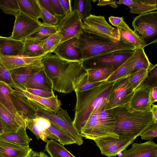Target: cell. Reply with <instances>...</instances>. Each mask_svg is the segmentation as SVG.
I'll list each match as a JSON object with an SVG mask.
<instances>
[{
  "label": "cell",
  "mask_w": 157,
  "mask_h": 157,
  "mask_svg": "<svg viewBox=\"0 0 157 157\" xmlns=\"http://www.w3.org/2000/svg\"><path fill=\"white\" fill-rule=\"evenodd\" d=\"M43 68L52 81L53 90L68 94L74 90L73 80L86 72L81 61L70 62L48 53L42 60Z\"/></svg>",
  "instance_id": "1"
},
{
  "label": "cell",
  "mask_w": 157,
  "mask_h": 157,
  "mask_svg": "<svg viewBox=\"0 0 157 157\" xmlns=\"http://www.w3.org/2000/svg\"><path fill=\"white\" fill-rule=\"evenodd\" d=\"M151 109L138 110L128 103L111 109L116 121L114 132L119 139L136 138L155 122Z\"/></svg>",
  "instance_id": "2"
},
{
  "label": "cell",
  "mask_w": 157,
  "mask_h": 157,
  "mask_svg": "<svg viewBox=\"0 0 157 157\" xmlns=\"http://www.w3.org/2000/svg\"><path fill=\"white\" fill-rule=\"evenodd\" d=\"M113 82L105 81L92 89L75 91L76 102L72 121L74 126L79 134L94 109L102 103L108 101Z\"/></svg>",
  "instance_id": "3"
},
{
  "label": "cell",
  "mask_w": 157,
  "mask_h": 157,
  "mask_svg": "<svg viewBox=\"0 0 157 157\" xmlns=\"http://www.w3.org/2000/svg\"><path fill=\"white\" fill-rule=\"evenodd\" d=\"M107 102L102 103L92 112L81 129L82 137L93 140L119 139L118 136L114 132L116 121L110 110L102 109Z\"/></svg>",
  "instance_id": "4"
},
{
  "label": "cell",
  "mask_w": 157,
  "mask_h": 157,
  "mask_svg": "<svg viewBox=\"0 0 157 157\" xmlns=\"http://www.w3.org/2000/svg\"><path fill=\"white\" fill-rule=\"evenodd\" d=\"M75 44L82 51V60L113 51L135 49L121 40L114 42L86 32L83 29L77 37Z\"/></svg>",
  "instance_id": "5"
},
{
  "label": "cell",
  "mask_w": 157,
  "mask_h": 157,
  "mask_svg": "<svg viewBox=\"0 0 157 157\" xmlns=\"http://www.w3.org/2000/svg\"><path fill=\"white\" fill-rule=\"evenodd\" d=\"M36 112L37 116L43 117L51 123L67 133L79 145L82 144V137L76 131L67 110L60 108L56 112L50 111L46 108L35 102L24 100Z\"/></svg>",
  "instance_id": "6"
},
{
  "label": "cell",
  "mask_w": 157,
  "mask_h": 157,
  "mask_svg": "<svg viewBox=\"0 0 157 157\" xmlns=\"http://www.w3.org/2000/svg\"><path fill=\"white\" fill-rule=\"evenodd\" d=\"M134 50L113 51L82 60L81 63L86 70L108 66H113L116 70L133 54Z\"/></svg>",
  "instance_id": "7"
},
{
  "label": "cell",
  "mask_w": 157,
  "mask_h": 157,
  "mask_svg": "<svg viewBox=\"0 0 157 157\" xmlns=\"http://www.w3.org/2000/svg\"><path fill=\"white\" fill-rule=\"evenodd\" d=\"M83 29L85 32L111 40L120 41V36L117 29L113 27L104 16L91 14L83 20Z\"/></svg>",
  "instance_id": "8"
},
{
  "label": "cell",
  "mask_w": 157,
  "mask_h": 157,
  "mask_svg": "<svg viewBox=\"0 0 157 157\" xmlns=\"http://www.w3.org/2000/svg\"><path fill=\"white\" fill-rule=\"evenodd\" d=\"M129 77L114 81L111 88L105 109L111 110L129 103L134 90L129 81Z\"/></svg>",
  "instance_id": "9"
},
{
  "label": "cell",
  "mask_w": 157,
  "mask_h": 157,
  "mask_svg": "<svg viewBox=\"0 0 157 157\" xmlns=\"http://www.w3.org/2000/svg\"><path fill=\"white\" fill-rule=\"evenodd\" d=\"M134 30L146 42L157 34V11H152L135 17L132 22Z\"/></svg>",
  "instance_id": "10"
},
{
  "label": "cell",
  "mask_w": 157,
  "mask_h": 157,
  "mask_svg": "<svg viewBox=\"0 0 157 157\" xmlns=\"http://www.w3.org/2000/svg\"><path fill=\"white\" fill-rule=\"evenodd\" d=\"M58 33L62 37L61 42L77 37L83 29V23L75 11L59 19L56 25Z\"/></svg>",
  "instance_id": "11"
},
{
  "label": "cell",
  "mask_w": 157,
  "mask_h": 157,
  "mask_svg": "<svg viewBox=\"0 0 157 157\" xmlns=\"http://www.w3.org/2000/svg\"><path fill=\"white\" fill-rule=\"evenodd\" d=\"M42 25L39 20L30 18L21 12L16 17L12 35V39L23 41Z\"/></svg>",
  "instance_id": "12"
},
{
  "label": "cell",
  "mask_w": 157,
  "mask_h": 157,
  "mask_svg": "<svg viewBox=\"0 0 157 157\" xmlns=\"http://www.w3.org/2000/svg\"><path fill=\"white\" fill-rule=\"evenodd\" d=\"M136 138L122 139H111L94 140L101 154L107 157L116 156L126 150Z\"/></svg>",
  "instance_id": "13"
},
{
  "label": "cell",
  "mask_w": 157,
  "mask_h": 157,
  "mask_svg": "<svg viewBox=\"0 0 157 157\" xmlns=\"http://www.w3.org/2000/svg\"><path fill=\"white\" fill-rule=\"evenodd\" d=\"M13 89V93L21 99L40 105L50 111L56 112L61 107L62 104L57 95L46 98L33 95L17 87Z\"/></svg>",
  "instance_id": "14"
},
{
  "label": "cell",
  "mask_w": 157,
  "mask_h": 157,
  "mask_svg": "<svg viewBox=\"0 0 157 157\" xmlns=\"http://www.w3.org/2000/svg\"><path fill=\"white\" fill-rule=\"evenodd\" d=\"M77 39L74 37L61 42L53 53L70 62L82 61V51L75 44Z\"/></svg>",
  "instance_id": "15"
},
{
  "label": "cell",
  "mask_w": 157,
  "mask_h": 157,
  "mask_svg": "<svg viewBox=\"0 0 157 157\" xmlns=\"http://www.w3.org/2000/svg\"><path fill=\"white\" fill-rule=\"evenodd\" d=\"M118 157H157V144L152 140L135 143L130 149L124 150Z\"/></svg>",
  "instance_id": "16"
},
{
  "label": "cell",
  "mask_w": 157,
  "mask_h": 157,
  "mask_svg": "<svg viewBox=\"0 0 157 157\" xmlns=\"http://www.w3.org/2000/svg\"><path fill=\"white\" fill-rule=\"evenodd\" d=\"M43 57L32 58L21 55L7 56L0 54V61L8 70H10L41 63Z\"/></svg>",
  "instance_id": "17"
},
{
  "label": "cell",
  "mask_w": 157,
  "mask_h": 157,
  "mask_svg": "<svg viewBox=\"0 0 157 157\" xmlns=\"http://www.w3.org/2000/svg\"><path fill=\"white\" fill-rule=\"evenodd\" d=\"M13 89L10 86L0 82V103L12 114L20 128H26L25 121L19 115L13 103Z\"/></svg>",
  "instance_id": "18"
},
{
  "label": "cell",
  "mask_w": 157,
  "mask_h": 157,
  "mask_svg": "<svg viewBox=\"0 0 157 157\" xmlns=\"http://www.w3.org/2000/svg\"><path fill=\"white\" fill-rule=\"evenodd\" d=\"M151 87L145 83L135 90L129 103L132 108L145 111L151 108L150 101Z\"/></svg>",
  "instance_id": "19"
},
{
  "label": "cell",
  "mask_w": 157,
  "mask_h": 157,
  "mask_svg": "<svg viewBox=\"0 0 157 157\" xmlns=\"http://www.w3.org/2000/svg\"><path fill=\"white\" fill-rule=\"evenodd\" d=\"M43 68L42 63L37 65L21 67L9 70L16 87L24 89L28 81L36 73Z\"/></svg>",
  "instance_id": "20"
},
{
  "label": "cell",
  "mask_w": 157,
  "mask_h": 157,
  "mask_svg": "<svg viewBox=\"0 0 157 157\" xmlns=\"http://www.w3.org/2000/svg\"><path fill=\"white\" fill-rule=\"evenodd\" d=\"M32 151L0 138V157H29Z\"/></svg>",
  "instance_id": "21"
},
{
  "label": "cell",
  "mask_w": 157,
  "mask_h": 157,
  "mask_svg": "<svg viewBox=\"0 0 157 157\" xmlns=\"http://www.w3.org/2000/svg\"><path fill=\"white\" fill-rule=\"evenodd\" d=\"M116 4L128 6L131 13L140 14L157 9V0H120L117 1Z\"/></svg>",
  "instance_id": "22"
},
{
  "label": "cell",
  "mask_w": 157,
  "mask_h": 157,
  "mask_svg": "<svg viewBox=\"0 0 157 157\" xmlns=\"http://www.w3.org/2000/svg\"><path fill=\"white\" fill-rule=\"evenodd\" d=\"M24 48L23 41L10 37L0 36V54L7 56L21 55Z\"/></svg>",
  "instance_id": "23"
},
{
  "label": "cell",
  "mask_w": 157,
  "mask_h": 157,
  "mask_svg": "<svg viewBox=\"0 0 157 157\" xmlns=\"http://www.w3.org/2000/svg\"><path fill=\"white\" fill-rule=\"evenodd\" d=\"M53 84L43 68L35 74L26 83L24 89H33L53 92Z\"/></svg>",
  "instance_id": "24"
},
{
  "label": "cell",
  "mask_w": 157,
  "mask_h": 157,
  "mask_svg": "<svg viewBox=\"0 0 157 157\" xmlns=\"http://www.w3.org/2000/svg\"><path fill=\"white\" fill-rule=\"evenodd\" d=\"M37 118L42 125L46 128L59 139L58 142L60 144L64 146L76 144L75 141L67 133L51 123L46 118L39 116H37Z\"/></svg>",
  "instance_id": "25"
},
{
  "label": "cell",
  "mask_w": 157,
  "mask_h": 157,
  "mask_svg": "<svg viewBox=\"0 0 157 157\" xmlns=\"http://www.w3.org/2000/svg\"><path fill=\"white\" fill-rule=\"evenodd\" d=\"M12 98L16 109L25 121L37 117L36 112L27 103L13 93L12 94Z\"/></svg>",
  "instance_id": "26"
},
{
  "label": "cell",
  "mask_w": 157,
  "mask_h": 157,
  "mask_svg": "<svg viewBox=\"0 0 157 157\" xmlns=\"http://www.w3.org/2000/svg\"><path fill=\"white\" fill-rule=\"evenodd\" d=\"M120 36V40L129 44L135 49L144 48L147 45L145 41L136 32L131 29L129 30L117 28Z\"/></svg>",
  "instance_id": "27"
},
{
  "label": "cell",
  "mask_w": 157,
  "mask_h": 157,
  "mask_svg": "<svg viewBox=\"0 0 157 157\" xmlns=\"http://www.w3.org/2000/svg\"><path fill=\"white\" fill-rule=\"evenodd\" d=\"M21 12L33 19L42 18V14L37 0H17Z\"/></svg>",
  "instance_id": "28"
},
{
  "label": "cell",
  "mask_w": 157,
  "mask_h": 157,
  "mask_svg": "<svg viewBox=\"0 0 157 157\" xmlns=\"http://www.w3.org/2000/svg\"><path fill=\"white\" fill-rule=\"evenodd\" d=\"M26 129L20 128L16 132L3 133L0 134V138L21 146L29 147V143L32 139L27 135Z\"/></svg>",
  "instance_id": "29"
},
{
  "label": "cell",
  "mask_w": 157,
  "mask_h": 157,
  "mask_svg": "<svg viewBox=\"0 0 157 157\" xmlns=\"http://www.w3.org/2000/svg\"><path fill=\"white\" fill-rule=\"evenodd\" d=\"M0 118L4 133L16 132L20 128L12 114L0 103Z\"/></svg>",
  "instance_id": "30"
},
{
  "label": "cell",
  "mask_w": 157,
  "mask_h": 157,
  "mask_svg": "<svg viewBox=\"0 0 157 157\" xmlns=\"http://www.w3.org/2000/svg\"><path fill=\"white\" fill-rule=\"evenodd\" d=\"M24 48L21 56L32 58L43 57L47 55L41 44L42 42L25 39L23 41Z\"/></svg>",
  "instance_id": "31"
},
{
  "label": "cell",
  "mask_w": 157,
  "mask_h": 157,
  "mask_svg": "<svg viewBox=\"0 0 157 157\" xmlns=\"http://www.w3.org/2000/svg\"><path fill=\"white\" fill-rule=\"evenodd\" d=\"M116 70L113 66L100 67L86 70L89 81L91 82L105 81Z\"/></svg>",
  "instance_id": "32"
},
{
  "label": "cell",
  "mask_w": 157,
  "mask_h": 157,
  "mask_svg": "<svg viewBox=\"0 0 157 157\" xmlns=\"http://www.w3.org/2000/svg\"><path fill=\"white\" fill-rule=\"evenodd\" d=\"M133 56L132 73L142 69L148 71L153 65L149 61L144 48L135 49Z\"/></svg>",
  "instance_id": "33"
},
{
  "label": "cell",
  "mask_w": 157,
  "mask_h": 157,
  "mask_svg": "<svg viewBox=\"0 0 157 157\" xmlns=\"http://www.w3.org/2000/svg\"><path fill=\"white\" fill-rule=\"evenodd\" d=\"M44 151L49 155L50 157H75L63 145L53 140H48Z\"/></svg>",
  "instance_id": "34"
},
{
  "label": "cell",
  "mask_w": 157,
  "mask_h": 157,
  "mask_svg": "<svg viewBox=\"0 0 157 157\" xmlns=\"http://www.w3.org/2000/svg\"><path fill=\"white\" fill-rule=\"evenodd\" d=\"M133 58V54L115 70L106 81L110 82H113L118 79L129 76L132 73V64Z\"/></svg>",
  "instance_id": "35"
},
{
  "label": "cell",
  "mask_w": 157,
  "mask_h": 157,
  "mask_svg": "<svg viewBox=\"0 0 157 157\" xmlns=\"http://www.w3.org/2000/svg\"><path fill=\"white\" fill-rule=\"evenodd\" d=\"M58 32L56 25L51 26L42 23V25L26 39L42 41Z\"/></svg>",
  "instance_id": "36"
},
{
  "label": "cell",
  "mask_w": 157,
  "mask_h": 157,
  "mask_svg": "<svg viewBox=\"0 0 157 157\" xmlns=\"http://www.w3.org/2000/svg\"><path fill=\"white\" fill-rule=\"evenodd\" d=\"M105 81L98 82H90L86 71V72L73 80L72 84L74 90L75 91H82L89 90L97 86Z\"/></svg>",
  "instance_id": "37"
},
{
  "label": "cell",
  "mask_w": 157,
  "mask_h": 157,
  "mask_svg": "<svg viewBox=\"0 0 157 157\" xmlns=\"http://www.w3.org/2000/svg\"><path fill=\"white\" fill-rule=\"evenodd\" d=\"M73 10L75 11L81 20L91 14L92 7L90 0H75L74 1Z\"/></svg>",
  "instance_id": "38"
},
{
  "label": "cell",
  "mask_w": 157,
  "mask_h": 157,
  "mask_svg": "<svg viewBox=\"0 0 157 157\" xmlns=\"http://www.w3.org/2000/svg\"><path fill=\"white\" fill-rule=\"evenodd\" d=\"M62 39L61 36L57 32L42 41L40 44L46 53H52L60 43Z\"/></svg>",
  "instance_id": "39"
},
{
  "label": "cell",
  "mask_w": 157,
  "mask_h": 157,
  "mask_svg": "<svg viewBox=\"0 0 157 157\" xmlns=\"http://www.w3.org/2000/svg\"><path fill=\"white\" fill-rule=\"evenodd\" d=\"M148 70L140 69L131 74L129 77V81L134 91L144 82L148 77Z\"/></svg>",
  "instance_id": "40"
},
{
  "label": "cell",
  "mask_w": 157,
  "mask_h": 157,
  "mask_svg": "<svg viewBox=\"0 0 157 157\" xmlns=\"http://www.w3.org/2000/svg\"><path fill=\"white\" fill-rule=\"evenodd\" d=\"M0 8L4 13L15 17L21 12L17 0H0Z\"/></svg>",
  "instance_id": "41"
},
{
  "label": "cell",
  "mask_w": 157,
  "mask_h": 157,
  "mask_svg": "<svg viewBox=\"0 0 157 157\" xmlns=\"http://www.w3.org/2000/svg\"><path fill=\"white\" fill-rule=\"evenodd\" d=\"M26 128L30 130L36 136L37 139H41L45 142L48 140L43 135L42 128L37 117L36 118L25 121Z\"/></svg>",
  "instance_id": "42"
},
{
  "label": "cell",
  "mask_w": 157,
  "mask_h": 157,
  "mask_svg": "<svg viewBox=\"0 0 157 157\" xmlns=\"http://www.w3.org/2000/svg\"><path fill=\"white\" fill-rule=\"evenodd\" d=\"M0 82H4L13 88L16 87L10 71L0 61Z\"/></svg>",
  "instance_id": "43"
},
{
  "label": "cell",
  "mask_w": 157,
  "mask_h": 157,
  "mask_svg": "<svg viewBox=\"0 0 157 157\" xmlns=\"http://www.w3.org/2000/svg\"><path fill=\"white\" fill-rule=\"evenodd\" d=\"M38 4L41 11V19L43 22V23L49 25H56L58 24L59 19L57 17L51 14L44 10L39 3Z\"/></svg>",
  "instance_id": "44"
},
{
  "label": "cell",
  "mask_w": 157,
  "mask_h": 157,
  "mask_svg": "<svg viewBox=\"0 0 157 157\" xmlns=\"http://www.w3.org/2000/svg\"><path fill=\"white\" fill-rule=\"evenodd\" d=\"M142 139L152 140L157 136V122H154L140 135Z\"/></svg>",
  "instance_id": "45"
},
{
  "label": "cell",
  "mask_w": 157,
  "mask_h": 157,
  "mask_svg": "<svg viewBox=\"0 0 157 157\" xmlns=\"http://www.w3.org/2000/svg\"><path fill=\"white\" fill-rule=\"evenodd\" d=\"M148 76L144 83L149 86L157 85V64L153 65L148 71Z\"/></svg>",
  "instance_id": "46"
},
{
  "label": "cell",
  "mask_w": 157,
  "mask_h": 157,
  "mask_svg": "<svg viewBox=\"0 0 157 157\" xmlns=\"http://www.w3.org/2000/svg\"><path fill=\"white\" fill-rule=\"evenodd\" d=\"M109 22L113 26L125 30L131 29L124 20L123 17H119L111 16L109 18Z\"/></svg>",
  "instance_id": "47"
},
{
  "label": "cell",
  "mask_w": 157,
  "mask_h": 157,
  "mask_svg": "<svg viewBox=\"0 0 157 157\" xmlns=\"http://www.w3.org/2000/svg\"><path fill=\"white\" fill-rule=\"evenodd\" d=\"M50 1L55 16L59 19L63 17L65 13L59 0H50Z\"/></svg>",
  "instance_id": "48"
},
{
  "label": "cell",
  "mask_w": 157,
  "mask_h": 157,
  "mask_svg": "<svg viewBox=\"0 0 157 157\" xmlns=\"http://www.w3.org/2000/svg\"><path fill=\"white\" fill-rule=\"evenodd\" d=\"M23 89L32 94L44 98H48L55 96L53 92H50L43 90L33 89L25 88Z\"/></svg>",
  "instance_id": "49"
},
{
  "label": "cell",
  "mask_w": 157,
  "mask_h": 157,
  "mask_svg": "<svg viewBox=\"0 0 157 157\" xmlns=\"http://www.w3.org/2000/svg\"><path fill=\"white\" fill-rule=\"evenodd\" d=\"M65 12V15H68L72 13L73 11L71 6V0H59Z\"/></svg>",
  "instance_id": "50"
},
{
  "label": "cell",
  "mask_w": 157,
  "mask_h": 157,
  "mask_svg": "<svg viewBox=\"0 0 157 157\" xmlns=\"http://www.w3.org/2000/svg\"><path fill=\"white\" fill-rule=\"evenodd\" d=\"M38 3L46 11L52 15L56 17L53 11L50 0H37Z\"/></svg>",
  "instance_id": "51"
},
{
  "label": "cell",
  "mask_w": 157,
  "mask_h": 157,
  "mask_svg": "<svg viewBox=\"0 0 157 157\" xmlns=\"http://www.w3.org/2000/svg\"><path fill=\"white\" fill-rule=\"evenodd\" d=\"M150 101L151 105L157 101V85L151 86Z\"/></svg>",
  "instance_id": "52"
},
{
  "label": "cell",
  "mask_w": 157,
  "mask_h": 157,
  "mask_svg": "<svg viewBox=\"0 0 157 157\" xmlns=\"http://www.w3.org/2000/svg\"><path fill=\"white\" fill-rule=\"evenodd\" d=\"M117 1L113 0H100L98 1L97 6H109L113 8H116L118 6L116 4Z\"/></svg>",
  "instance_id": "53"
},
{
  "label": "cell",
  "mask_w": 157,
  "mask_h": 157,
  "mask_svg": "<svg viewBox=\"0 0 157 157\" xmlns=\"http://www.w3.org/2000/svg\"><path fill=\"white\" fill-rule=\"evenodd\" d=\"M29 157H50L43 152L32 151Z\"/></svg>",
  "instance_id": "54"
},
{
  "label": "cell",
  "mask_w": 157,
  "mask_h": 157,
  "mask_svg": "<svg viewBox=\"0 0 157 157\" xmlns=\"http://www.w3.org/2000/svg\"><path fill=\"white\" fill-rule=\"evenodd\" d=\"M152 112L155 122H157V105L152 104L151 105Z\"/></svg>",
  "instance_id": "55"
},
{
  "label": "cell",
  "mask_w": 157,
  "mask_h": 157,
  "mask_svg": "<svg viewBox=\"0 0 157 157\" xmlns=\"http://www.w3.org/2000/svg\"><path fill=\"white\" fill-rule=\"evenodd\" d=\"M3 133V128L2 122L0 118V134Z\"/></svg>",
  "instance_id": "56"
}]
</instances>
